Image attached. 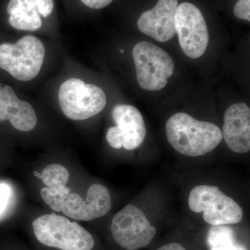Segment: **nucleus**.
Segmentation results:
<instances>
[{
	"instance_id": "nucleus-1",
	"label": "nucleus",
	"mask_w": 250,
	"mask_h": 250,
	"mask_svg": "<svg viewBox=\"0 0 250 250\" xmlns=\"http://www.w3.org/2000/svg\"><path fill=\"white\" fill-rule=\"evenodd\" d=\"M166 136L169 143L187 156H201L214 150L223 140L221 130L209 122L197 121L185 113H177L167 120Z\"/></svg>"
},
{
	"instance_id": "nucleus-2",
	"label": "nucleus",
	"mask_w": 250,
	"mask_h": 250,
	"mask_svg": "<svg viewBox=\"0 0 250 250\" xmlns=\"http://www.w3.org/2000/svg\"><path fill=\"white\" fill-rule=\"evenodd\" d=\"M32 225L36 238L45 246L61 250H92L95 245L85 228L61 215H42Z\"/></svg>"
},
{
	"instance_id": "nucleus-3",
	"label": "nucleus",
	"mask_w": 250,
	"mask_h": 250,
	"mask_svg": "<svg viewBox=\"0 0 250 250\" xmlns=\"http://www.w3.org/2000/svg\"><path fill=\"white\" fill-rule=\"evenodd\" d=\"M188 207L194 213H203L204 220L212 226L234 225L243 218L241 206L216 186L193 188L189 194Z\"/></svg>"
},
{
	"instance_id": "nucleus-4",
	"label": "nucleus",
	"mask_w": 250,
	"mask_h": 250,
	"mask_svg": "<svg viewBox=\"0 0 250 250\" xmlns=\"http://www.w3.org/2000/svg\"><path fill=\"white\" fill-rule=\"evenodd\" d=\"M45 55L42 42L36 36H25L16 43L0 45V68L16 80L28 82L39 75Z\"/></svg>"
},
{
	"instance_id": "nucleus-5",
	"label": "nucleus",
	"mask_w": 250,
	"mask_h": 250,
	"mask_svg": "<svg viewBox=\"0 0 250 250\" xmlns=\"http://www.w3.org/2000/svg\"><path fill=\"white\" fill-rule=\"evenodd\" d=\"M58 96L62 113L72 121H84L96 116L107 103L106 94L101 88L77 78L64 82Z\"/></svg>"
},
{
	"instance_id": "nucleus-6",
	"label": "nucleus",
	"mask_w": 250,
	"mask_h": 250,
	"mask_svg": "<svg viewBox=\"0 0 250 250\" xmlns=\"http://www.w3.org/2000/svg\"><path fill=\"white\" fill-rule=\"evenodd\" d=\"M136 76L140 86L155 91L164 88L173 75L172 58L164 49L147 41L136 44L132 51Z\"/></svg>"
},
{
	"instance_id": "nucleus-7",
	"label": "nucleus",
	"mask_w": 250,
	"mask_h": 250,
	"mask_svg": "<svg viewBox=\"0 0 250 250\" xmlns=\"http://www.w3.org/2000/svg\"><path fill=\"white\" fill-rule=\"evenodd\" d=\"M112 236L119 246L126 250H137L149 246L156 233L142 210L128 205L113 217Z\"/></svg>"
},
{
	"instance_id": "nucleus-8",
	"label": "nucleus",
	"mask_w": 250,
	"mask_h": 250,
	"mask_svg": "<svg viewBox=\"0 0 250 250\" xmlns=\"http://www.w3.org/2000/svg\"><path fill=\"white\" fill-rule=\"evenodd\" d=\"M174 24L184 54L194 59L202 57L208 47L209 34L201 11L191 3H182L176 10Z\"/></svg>"
},
{
	"instance_id": "nucleus-9",
	"label": "nucleus",
	"mask_w": 250,
	"mask_h": 250,
	"mask_svg": "<svg viewBox=\"0 0 250 250\" xmlns=\"http://www.w3.org/2000/svg\"><path fill=\"white\" fill-rule=\"evenodd\" d=\"M111 207L110 192L104 186L100 184L92 185L84 200L77 193H70L62 207L66 216L81 220L90 221L106 214Z\"/></svg>"
},
{
	"instance_id": "nucleus-10",
	"label": "nucleus",
	"mask_w": 250,
	"mask_h": 250,
	"mask_svg": "<svg viewBox=\"0 0 250 250\" xmlns=\"http://www.w3.org/2000/svg\"><path fill=\"white\" fill-rule=\"evenodd\" d=\"M177 6L178 0H159L153 9L140 16L139 30L159 42L171 40L176 34L174 18Z\"/></svg>"
},
{
	"instance_id": "nucleus-11",
	"label": "nucleus",
	"mask_w": 250,
	"mask_h": 250,
	"mask_svg": "<svg viewBox=\"0 0 250 250\" xmlns=\"http://www.w3.org/2000/svg\"><path fill=\"white\" fill-rule=\"evenodd\" d=\"M222 135L233 152L246 154L250 150V109L246 103L234 104L224 115Z\"/></svg>"
},
{
	"instance_id": "nucleus-12",
	"label": "nucleus",
	"mask_w": 250,
	"mask_h": 250,
	"mask_svg": "<svg viewBox=\"0 0 250 250\" xmlns=\"http://www.w3.org/2000/svg\"><path fill=\"white\" fill-rule=\"evenodd\" d=\"M9 121L18 131H30L36 127L37 117L34 108L27 102L18 99L9 85L0 88V123Z\"/></svg>"
},
{
	"instance_id": "nucleus-13",
	"label": "nucleus",
	"mask_w": 250,
	"mask_h": 250,
	"mask_svg": "<svg viewBox=\"0 0 250 250\" xmlns=\"http://www.w3.org/2000/svg\"><path fill=\"white\" fill-rule=\"evenodd\" d=\"M112 117L123 136V147L126 150L140 147L147 133L141 112L131 105L118 104L113 108Z\"/></svg>"
},
{
	"instance_id": "nucleus-14",
	"label": "nucleus",
	"mask_w": 250,
	"mask_h": 250,
	"mask_svg": "<svg viewBox=\"0 0 250 250\" xmlns=\"http://www.w3.org/2000/svg\"><path fill=\"white\" fill-rule=\"evenodd\" d=\"M7 12L10 24L18 30L34 31L42 26L36 0H11Z\"/></svg>"
},
{
	"instance_id": "nucleus-15",
	"label": "nucleus",
	"mask_w": 250,
	"mask_h": 250,
	"mask_svg": "<svg viewBox=\"0 0 250 250\" xmlns=\"http://www.w3.org/2000/svg\"><path fill=\"white\" fill-rule=\"evenodd\" d=\"M207 244L209 250H248L229 225L212 226L207 235Z\"/></svg>"
},
{
	"instance_id": "nucleus-16",
	"label": "nucleus",
	"mask_w": 250,
	"mask_h": 250,
	"mask_svg": "<svg viewBox=\"0 0 250 250\" xmlns=\"http://www.w3.org/2000/svg\"><path fill=\"white\" fill-rule=\"evenodd\" d=\"M69 177L70 174L65 167L59 164H51L43 169L40 179L47 187L59 188L66 187Z\"/></svg>"
},
{
	"instance_id": "nucleus-17",
	"label": "nucleus",
	"mask_w": 250,
	"mask_h": 250,
	"mask_svg": "<svg viewBox=\"0 0 250 250\" xmlns=\"http://www.w3.org/2000/svg\"><path fill=\"white\" fill-rule=\"evenodd\" d=\"M70 190L66 187L59 188H42L41 190V196L43 201L54 211H62L64 204Z\"/></svg>"
},
{
	"instance_id": "nucleus-18",
	"label": "nucleus",
	"mask_w": 250,
	"mask_h": 250,
	"mask_svg": "<svg viewBox=\"0 0 250 250\" xmlns=\"http://www.w3.org/2000/svg\"><path fill=\"white\" fill-rule=\"evenodd\" d=\"M106 141L110 146L115 149L123 147V136L119 128L117 126H111L106 133Z\"/></svg>"
},
{
	"instance_id": "nucleus-19",
	"label": "nucleus",
	"mask_w": 250,
	"mask_h": 250,
	"mask_svg": "<svg viewBox=\"0 0 250 250\" xmlns=\"http://www.w3.org/2000/svg\"><path fill=\"white\" fill-rule=\"evenodd\" d=\"M236 18L250 21V0H238L233 9Z\"/></svg>"
},
{
	"instance_id": "nucleus-20",
	"label": "nucleus",
	"mask_w": 250,
	"mask_h": 250,
	"mask_svg": "<svg viewBox=\"0 0 250 250\" xmlns=\"http://www.w3.org/2000/svg\"><path fill=\"white\" fill-rule=\"evenodd\" d=\"M11 193V190L9 185L4 183L0 184V216L7 207Z\"/></svg>"
},
{
	"instance_id": "nucleus-21",
	"label": "nucleus",
	"mask_w": 250,
	"mask_h": 250,
	"mask_svg": "<svg viewBox=\"0 0 250 250\" xmlns=\"http://www.w3.org/2000/svg\"><path fill=\"white\" fill-rule=\"evenodd\" d=\"M36 4L38 11L42 17H48L53 11V0H36Z\"/></svg>"
},
{
	"instance_id": "nucleus-22",
	"label": "nucleus",
	"mask_w": 250,
	"mask_h": 250,
	"mask_svg": "<svg viewBox=\"0 0 250 250\" xmlns=\"http://www.w3.org/2000/svg\"><path fill=\"white\" fill-rule=\"evenodd\" d=\"M85 6L93 9H100L108 6L113 0H81Z\"/></svg>"
},
{
	"instance_id": "nucleus-23",
	"label": "nucleus",
	"mask_w": 250,
	"mask_h": 250,
	"mask_svg": "<svg viewBox=\"0 0 250 250\" xmlns=\"http://www.w3.org/2000/svg\"><path fill=\"white\" fill-rule=\"evenodd\" d=\"M156 250H186V249L179 243H172L161 247Z\"/></svg>"
},
{
	"instance_id": "nucleus-24",
	"label": "nucleus",
	"mask_w": 250,
	"mask_h": 250,
	"mask_svg": "<svg viewBox=\"0 0 250 250\" xmlns=\"http://www.w3.org/2000/svg\"><path fill=\"white\" fill-rule=\"evenodd\" d=\"M34 175H35L36 177H37L38 178H40L41 177V173H39V172H34Z\"/></svg>"
},
{
	"instance_id": "nucleus-25",
	"label": "nucleus",
	"mask_w": 250,
	"mask_h": 250,
	"mask_svg": "<svg viewBox=\"0 0 250 250\" xmlns=\"http://www.w3.org/2000/svg\"><path fill=\"white\" fill-rule=\"evenodd\" d=\"M121 53H124V50H123V49H121Z\"/></svg>"
}]
</instances>
